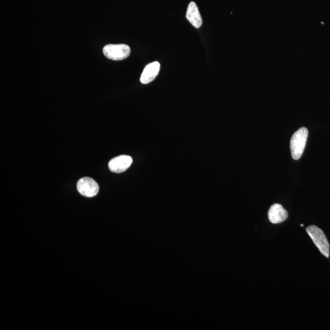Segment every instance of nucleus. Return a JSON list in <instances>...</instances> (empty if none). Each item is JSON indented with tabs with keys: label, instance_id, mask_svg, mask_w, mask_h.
<instances>
[{
	"label": "nucleus",
	"instance_id": "nucleus-5",
	"mask_svg": "<svg viewBox=\"0 0 330 330\" xmlns=\"http://www.w3.org/2000/svg\"><path fill=\"white\" fill-rule=\"evenodd\" d=\"M133 160L129 155H120L113 158L108 163L111 172L121 173L126 171L131 166Z\"/></svg>",
	"mask_w": 330,
	"mask_h": 330
},
{
	"label": "nucleus",
	"instance_id": "nucleus-1",
	"mask_svg": "<svg viewBox=\"0 0 330 330\" xmlns=\"http://www.w3.org/2000/svg\"><path fill=\"white\" fill-rule=\"evenodd\" d=\"M308 137V131L305 127H302L296 131L291 138L290 147L291 154L293 159H300L305 150Z\"/></svg>",
	"mask_w": 330,
	"mask_h": 330
},
{
	"label": "nucleus",
	"instance_id": "nucleus-7",
	"mask_svg": "<svg viewBox=\"0 0 330 330\" xmlns=\"http://www.w3.org/2000/svg\"><path fill=\"white\" fill-rule=\"evenodd\" d=\"M160 69V64L157 61L147 65L142 73L140 82L144 85L152 82L157 77Z\"/></svg>",
	"mask_w": 330,
	"mask_h": 330
},
{
	"label": "nucleus",
	"instance_id": "nucleus-6",
	"mask_svg": "<svg viewBox=\"0 0 330 330\" xmlns=\"http://www.w3.org/2000/svg\"><path fill=\"white\" fill-rule=\"evenodd\" d=\"M270 222L274 224L284 222L288 217V213L280 204H274L270 207L268 212Z\"/></svg>",
	"mask_w": 330,
	"mask_h": 330
},
{
	"label": "nucleus",
	"instance_id": "nucleus-8",
	"mask_svg": "<svg viewBox=\"0 0 330 330\" xmlns=\"http://www.w3.org/2000/svg\"><path fill=\"white\" fill-rule=\"evenodd\" d=\"M186 17L191 24L196 28H199L202 24V20L198 7L194 2H191L187 9Z\"/></svg>",
	"mask_w": 330,
	"mask_h": 330
},
{
	"label": "nucleus",
	"instance_id": "nucleus-9",
	"mask_svg": "<svg viewBox=\"0 0 330 330\" xmlns=\"http://www.w3.org/2000/svg\"><path fill=\"white\" fill-rule=\"evenodd\" d=\"M300 226H301V227H304V225H302V224L300 225Z\"/></svg>",
	"mask_w": 330,
	"mask_h": 330
},
{
	"label": "nucleus",
	"instance_id": "nucleus-2",
	"mask_svg": "<svg viewBox=\"0 0 330 330\" xmlns=\"http://www.w3.org/2000/svg\"><path fill=\"white\" fill-rule=\"evenodd\" d=\"M306 232L310 236L313 242L321 253L326 258L330 256V244L323 231L315 225L310 226L306 228Z\"/></svg>",
	"mask_w": 330,
	"mask_h": 330
},
{
	"label": "nucleus",
	"instance_id": "nucleus-4",
	"mask_svg": "<svg viewBox=\"0 0 330 330\" xmlns=\"http://www.w3.org/2000/svg\"><path fill=\"white\" fill-rule=\"evenodd\" d=\"M77 189L82 195L92 197L97 195L99 187L94 179L90 178L80 179L77 183Z\"/></svg>",
	"mask_w": 330,
	"mask_h": 330
},
{
	"label": "nucleus",
	"instance_id": "nucleus-3",
	"mask_svg": "<svg viewBox=\"0 0 330 330\" xmlns=\"http://www.w3.org/2000/svg\"><path fill=\"white\" fill-rule=\"evenodd\" d=\"M104 55L113 61H121L131 54V48L126 44H109L104 47Z\"/></svg>",
	"mask_w": 330,
	"mask_h": 330
}]
</instances>
